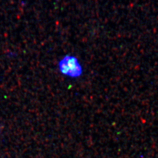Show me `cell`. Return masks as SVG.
I'll return each instance as SVG.
<instances>
[{
    "mask_svg": "<svg viewBox=\"0 0 158 158\" xmlns=\"http://www.w3.org/2000/svg\"><path fill=\"white\" fill-rule=\"evenodd\" d=\"M60 72L69 77L76 78L81 76L83 69L79 59L74 55H66L59 62Z\"/></svg>",
    "mask_w": 158,
    "mask_h": 158,
    "instance_id": "1",
    "label": "cell"
}]
</instances>
